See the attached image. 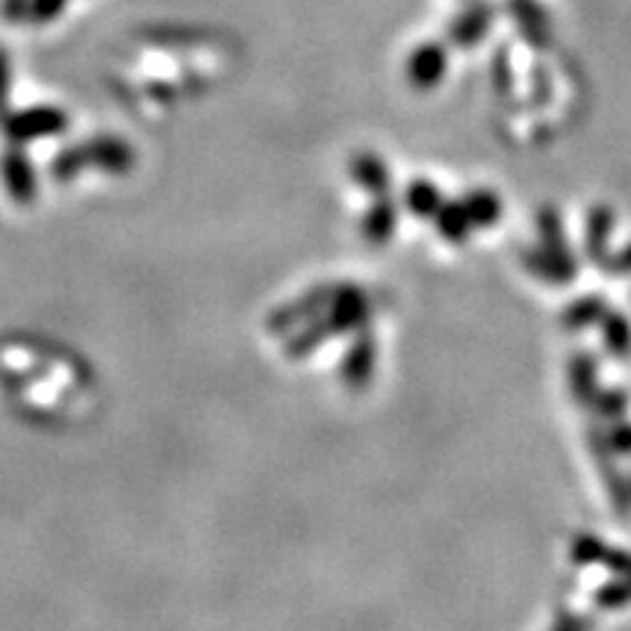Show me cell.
Wrapping results in <instances>:
<instances>
[{
    "instance_id": "obj_1",
    "label": "cell",
    "mask_w": 631,
    "mask_h": 631,
    "mask_svg": "<svg viewBox=\"0 0 631 631\" xmlns=\"http://www.w3.org/2000/svg\"><path fill=\"white\" fill-rule=\"evenodd\" d=\"M588 448H590V456H593V462H597V467H599V476H602V483H606L608 497H611V503H614L617 515L629 517L631 515L629 476L617 467V462H614L617 453L611 451V444H608V435L602 427H597V424L588 427Z\"/></svg>"
},
{
    "instance_id": "obj_2",
    "label": "cell",
    "mask_w": 631,
    "mask_h": 631,
    "mask_svg": "<svg viewBox=\"0 0 631 631\" xmlns=\"http://www.w3.org/2000/svg\"><path fill=\"white\" fill-rule=\"evenodd\" d=\"M494 18H497V7L492 0H471L451 18L448 39H451L453 48L460 50L476 48L494 27Z\"/></svg>"
},
{
    "instance_id": "obj_3",
    "label": "cell",
    "mask_w": 631,
    "mask_h": 631,
    "mask_svg": "<svg viewBox=\"0 0 631 631\" xmlns=\"http://www.w3.org/2000/svg\"><path fill=\"white\" fill-rule=\"evenodd\" d=\"M570 561L576 567H606L608 574H631L629 549L611 547L593 533H579L570 541Z\"/></svg>"
},
{
    "instance_id": "obj_4",
    "label": "cell",
    "mask_w": 631,
    "mask_h": 631,
    "mask_svg": "<svg viewBox=\"0 0 631 631\" xmlns=\"http://www.w3.org/2000/svg\"><path fill=\"white\" fill-rule=\"evenodd\" d=\"M506 15L515 21L517 33L526 44L538 53L549 50L553 44V27H549V12L541 0H503Z\"/></svg>"
},
{
    "instance_id": "obj_5",
    "label": "cell",
    "mask_w": 631,
    "mask_h": 631,
    "mask_svg": "<svg viewBox=\"0 0 631 631\" xmlns=\"http://www.w3.org/2000/svg\"><path fill=\"white\" fill-rule=\"evenodd\" d=\"M517 257H520V266H524L529 275H535V278L549 284V287H567V284H574L576 272H579V263L565 261V257L547 252V249L538 246V243L520 249Z\"/></svg>"
},
{
    "instance_id": "obj_6",
    "label": "cell",
    "mask_w": 631,
    "mask_h": 631,
    "mask_svg": "<svg viewBox=\"0 0 631 631\" xmlns=\"http://www.w3.org/2000/svg\"><path fill=\"white\" fill-rule=\"evenodd\" d=\"M617 229V213L611 206H593L585 220V257L593 266H606L611 257V238Z\"/></svg>"
},
{
    "instance_id": "obj_7",
    "label": "cell",
    "mask_w": 631,
    "mask_h": 631,
    "mask_svg": "<svg viewBox=\"0 0 631 631\" xmlns=\"http://www.w3.org/2000/svg\"><path fill=\"white\" fill-rule=\"evenodd\" d=\"M444 71H448V50L439 42H424L412 50L410 62H407V76L416 88H433L442 83Z\"/></svg>"
},
{
    "instance_id": "obj_8",
    "label": "cell",
    "mask_w": 631,
    "mask_h": 631,
    "mask_svg": "<svg viewBox=\"0 0 631 631\" xmlns=\"http://www.w3.org/2000/svg\"><path fill=\"white\" fill-rule=\"evenodd\" d=\"M567 383L570 395L579 407H588L597 401L599 395V360L590 351H576L567 360Z\"/></svg>"
},
{
    "instance_id": "obj_9",
    "label": "cell",
    "mask_w": 631,
    "mask_h": 631,
    "mask_svg": "<svg viewBox=\"0 0 631 631\" xmlns=\"http://www.w3.org/2000/svg\"><path fill=\"white\" fill-rule=\"evenodd\" d=\"M535 229H538V246L558 254V257H565V261H576L574 246H570V240H567L565 234V220H561V213H558L556 208H538V213H535Z\"/></svg>"
},
{
    "instance_id": "obj_10",
    "label": "cell",
    "mask_w": 631,
    "mask_h": 631,
    "mask_svg": "<svg viewBox=\"0 0 631 631\" xmlns=\"http://www.w3.org/2000/svg\"><path fill=\"white\" fill-rule=\"evenodd\" d=\"M606 311H608V304L599 293L579 295V298H574V302L567 304L565 311H561L558 322H561V328L570 330V334H582V330L599 325L602 316H606Z\"/></svg>"
},
{
    "instance_id": "obj_11",
    "label": "cell",
    "mask_w": 631,
    "mask_h": 631,
    "mask_svg": "<svg viewBox=\"0 0 631 631\" xmlns=\"http://www.w3.org/2000/svg\"><path fill=\"white\" fill-rule=\"evenodd\" d=\"M599 334H602V345L606 351L617 360H629L631 357V322L625 313L606 311L602 322H599Z\"/></svg>"
},
{
    "instance_id": "obj_12",
    "label": "cell",
    "mask_w": 631,
    "mask_h": 631,
    "mask_svg": "<svg viewBox=\"0 0 631 631\" xmlns=\"http://www.w3.org/2000/svg\"><path fill=\"white\" fill-rule=\"evenodd\" d=\"M462 206L467 208V217H471L476 229H492L503 217L501 197L492 193V190H471V193L462 199Z\"/></svg>"
},
{
    "instance_id": "obj_13",
    "label": "cell",
    "mask_w": 631,
    "mask_h": 631,
    "mask_svg": "<svg viewBox=\"0 0 631 631\" xmlns=\"http://www.w3.org/2000/svg\"><path fill=\"white\" fill-rule=\"evenodd\" d=\"M593 606L602 611H620L631 606V574H617L611 582L599 585L593 593Z\"/></svg>"
},
{
    "instance_id": "obj_14",
    "label": "cell",
    "mask_w": 631,
    "mask_h": 631,
    "mask_svg": "<svg viewBox=\"0 0 631 631\" xmlns=\"http://www.w3.org/2000/svg\"><path fill=\"white\" fill-rule=\"evenodd\" d=\"M471 217H467V208L465 206H451L439 208V231H442L444 240H451V243H462L467 238V231H471Z\"/></svg>"
},
{
    "instance_id": "obj_15",
    "label": "cell",
    "mask_w": 631,
    "mask_h": 631,
    "mask_svg": "<svg viewBox=\"0 0 631 631\" xmlns=\"http://www.w3.org/2000/svg\"><path fill=\"white\" fill-rule=\"evenodd\" d=\"M629 392L625 389H599L597 401L590 403V410L597 412L599 421H617V419H625V412H629Z\"/></svg>"
},
{
    "instance_id": "obj_16",
    "label": "cell",
    "mask_w": 631,
    "mask_h": 631,
    "mask_svg": "<svg viewBox=\"0 0 631 631\" xmlns=\"http://www.w3.org/2000/svg\"><path fill=\"white\" fill-rule=\"evenodd\" d=\"M492 85L501 97H508L515 91V65H512L508 48H497L492 56Z\"/></svg>"
},
{
    "instance_id": "obj_17",
    "label": "cell",
    "mask_w": 631,
    "mask_h": 631,
    "mask_svg": "<svg viewBox=\"0 0 631 631\" xmlns=\"http://www.w3.org/2000/svg\"><path fill=\"white\" fill-rule=\"evenodd\" d=\"M410 206H412V211L419 213V217H430V213H439V193H435L433 185H427V181H419V185H412Z\"/></svg>"
},
{
    "instance_id": "obj_18",
    "label": "cell",
    "mask_w": 631,
    "mask_h": 631,
    "mask_svg": "<svg viewBox=\"0 0 631 631\" xmlns=\"http://www.w3.org/2000/svg\"><path fill=\"white\" fill-rule=\"evenodd\" d=\"M608 444L617 456H631V421L617 419L606 427Z\"/></svg>"
},
{
    "instance_id": "obj_19",
    "label": "cell",
    "mask_w": 631,
    "mask_h": 631,
    "mask_svg": "<svg viewBox=\"0 0 631 631\" xmlns=\"http://www.w3.org/2000/svg\"><path fill=\"white\" fill-rule=\"evenodd\" d=\"M602 270L611 272V275H631V243H625L620 252H611Z\"/></svg>"
},
{
    "instance_id": "obj_20",
    "label": "cell",
    "mask_w": 631,
    "mask_h": 631,
    "mask_svg": "<svg viewBox=\"0 0 631 631\" xmlns=\"http://www.w3.org/2000/svg\"><path fill=\"white\" fill-rule=\"evenodd\" d=\"M533 94H535V103H538V106H544V103L549 99V94H553V80H549V74L544 71V67H535Z\"/></svg>"
},
{
    "instance_id": "obj_21",
    "label": "cell",
    "mask_w": 631,
    "mask_h": 631,
    "mask_svg": "<svg viewBox=\"0 0 631 631\" xmlns=\"http://www.w3.org/2000/svg\"><path fill=\"white\" fill-rule=\"evenodd\" d=\"M588 629H590L588 620L574 614V611H558L556 625H553V631H588Z\"/></svg>"
},
{
    "instance_id": "obj_22",
    "label": "cell",
    "mask_w": 631,
    "mask_h": 631,
    "mask_svg": "<svg viewBox=\"0 0 631 631\" xmlns=\"http://www.w3.org/2000/svg\"><path fill=\"white\" fill-rule=\"evenodd\" d=\"M62 7H65V0H33L30 12H33L35 21H50V18L62 12Z\"/></svg>"
},
{
    "instance_id": "obj_23",
    "label": "cell",
    "mask_w": 631,
    "mask_h": 631,
    "mask_svg": "<svg viewBox=\"0 0 631 631\" xmlns=\"http://www.w3.org/2000/svg\"><path fill=\"white\" fill-rule=\"evenodd\" d=\"M30 7H33V0H3V15L15 21V18H24Z\"/></svg>"
},
{
    "instance_id": "obj_24",
    "label": "cell",
    "mask_w": 631,
    "mask_h": 631,
    "mask_svg": "<svg viewBox=\"0 0 631 631\" xmlns=\"http://www.w3.org/2000/svg\"><path fill=\"white\" fill-rule=\"evenodd\" d=\"M629 485H631V476H629Z\"/></svg>"
}]
</instances>
